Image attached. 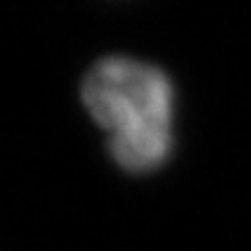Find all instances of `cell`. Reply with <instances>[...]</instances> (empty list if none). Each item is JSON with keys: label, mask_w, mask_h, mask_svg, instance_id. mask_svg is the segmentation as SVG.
Here are the masks:
<instances>
[{"label": "cell", "mask_w": 251, "mask_h": 251, "mask_svg": "<svg viewBox=\"0 0 251 251\" xmlns=\"http://www.w3.org/2000/svg\"><path fill=\"white\" fill-rule=\"evenodd\" d=\"M81 100L109 135V153L128 172H151L172 151L175 89L151 63L107 56L89 70Z\"/></svg>", "instance_id": "6da1fadb"}]
</instances>
